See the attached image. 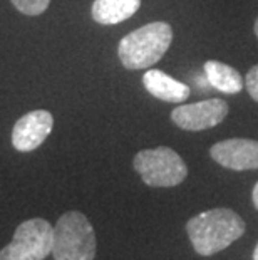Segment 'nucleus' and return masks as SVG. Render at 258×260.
<instances>
[{"instance_id":"obj_3","label":"nucleus","mask_w":258,"mask_h":260,"mask_svg":"<svg viewBox=\"0 0 258 260\" xmlns=\"http://www.w3.org/2000/svg\"><path fill=\"white\" fill-rule=\"evenodd\" d=\"M94 226L81 212H65L54 226L52 257L54 260H94L96 257Z\"/></svg>"},{"instance_id":"obj_12","label":"nucleus","mask_w":258,"mask_h":260,"mask_svg":"<svg viewBox=\"0 0 258 260\" xmlns=\"http://www.w3.org/2000/svg\"><path fill=\"white\" fill-rule=\"evenodd\" d=\"M19 12L25 15H41L46 12L51 0H10Z\"/></svg>"},{"instance_id":"obj_11","label":"nucleus","mask_w":258,"mask_h":260,"mask_svg":"<svg viewBox=\"0 0 258 260\" xmlns=\"http://www.w3.org/2000/svg\"><path fill=\"white\" fill-rule=\"evenodd\" d=\"M206 81L225 94H238L245 87V81L241 74L232 66L219 62V60H206L205 62Z\"/></svg>"},{"instance_id":"obj_7","label":"nucleus","mask_w":258,"mask_h":260,"mask_svg":"<svg viewBox=\"0 0 258 260\" xmlns=\"http://www.w3.org/2000/svg\"><path fill=\"white\" fill-rule=\"evenodd\" d=\"M54 126V116L46 109H35L27 113L15 123L12 129V145L20 153H29L37 149Z\"/></svg>"},{"instance_id":"obj_1","label":"nucleus","mask_w":258,"mask_h":260,"mask_svg":"<svg viewBox=\"0 0 258 260\" xmlns=\"http://www.w3.org/2000/svg\"><path fill=\"white\" fill-rule=\"evenodd\" d=\"M186 232L195 252L210 257L237 242L245 234V222L230 208H211L188 220Z\"/></svg>"},{"instance_id":"obj_9","label":"nucleus","mask_w":258,"mask_h":260,"mask_svg":"<svg viewBox=\"0 0 258 260\" xmlns=\"http://www.w3.org/2000/svg\"><path fill=\"white\" fill-rule=\"evenodd\" d=\"M142 84H144L146 91L161 101L166 103H183L190 98L191 89L185 82H181L174 77L168 76L166 73L159 69H150L142 76Z\"/></svg>"},{"instance_id":"obj_4","label":"nucleus","mask_w":258,"mask_h":260,"mask_svg":"<svg viewBox=\"0 0 258 260\" xmlns=\"http://www.w3.org/2000/svg\"><path fill=\"white\" fill-rule=\"evenodd\" d=\"M133 165L141 180L153 188L178 186L188 176V167L183 158L168 146L142 149L134 156Z\"/></svg>"},{"instance_id":"obj_13","label":"nucleus","mask_w":258,"mask_h":260,"mask_svg":"<svg viewBox=\"0 0 258 260\" xmlns=\"http://www.w3.org/2000/svg\"><path fill=\"white\" fill-rule=\"evenodd\" d=\"M245 86L251 99H255L258 103V66H253V68L248 71V74L245 77Z\"/></svg>"},{"instance_id":"obj_16","label":"nucleus","mask_w":258,"mask_h":260,"mask_svg":"<svg viewBox=\"0 0 258 260\" xmlns=\"http://www.w3.org/2000/svg\"><path fill=\"white\" fill-rule=\"evenodd\" d=\"M253 260H258V243H256V247L253 250Z\"/></svg>"},{"instance_id":"obj_8","label":"nucleus","mask_w":258,"mask_h":260,"mask_svg":"<svg viewBox=\"0 0 258 260\" xmlns=\"http://www.w3.org/2000/svg\"><path fill=\"white\" fill-rule=\"evenodd\" d=\"M210 156L228 170H258V141L246 138H230L213 145Z\"/></svg>"},{"instance_id":"obj_5","label":"nucleus","mask_w":258,"mask_h":260,"mask_svg":"<svg viewBox=\"0 0 258 260\" xmlns=\"http://www.w3.org/2000/svg\"><path fill=\"white\" fill-rule=\"evenodd\" d=\"M54 226L44 218L22 222L14 239L0 250V260H46L52 255Z\"/></svg>"},{"instance_id":"obj_15","label":"nucleus","mask_w":258,"mask_h":260,"mask_svg":"<svg viewBox=\"0 0 258 260\" xmlns=\"http://www.w3.org/2000/svg\"><path fill=\"white\" fill-rule=\"evenodd\" d=\"M253 30H255V36L258 37V17H256V20H255V25H253Z\"/></svg>"},{"instance_id":"obj_10","label":"nucleus","mask_w":258,"mask_h":260,"mask_svg":"<svg viewBox=\"0 0 258 260\" xmlns=\"http://www.w3.org/2000/svg\"><path fill=\"white\" fill-rule=\"evenodd\" d=\"M141 0H94L92 19L101 25H116L138 12Z\"/></svg>"},{"instance_id":"obj_2","label":"nucleus","mask_w":258,"mask_h":260,"mask_svg":"<svg viewBox=\"0 0 258 260\" xmlns=\"http://www.w3.org/2000/svg\"><path fill=\"white\" fill-rule=\"evenodd\" d=\"M171 41V25L166 22H151L121 39L118 56L126 69H146L161 60Z\"/></svg>"},{"instance_id":"obj_14","label":"nucleus","mask_w":258,"mask_h":260,"mask_svg":"<svg viewBox=\"0 0 258 260\" xmlns=\"http://www.w3.org/2000/svg\"><path fill=\"white\" fill-rule=\"evenodd\" d=\"M251 200H253L255 208L258 210V183H256L255 188H253V193H251Z\"/></svg>"},{"instance_id":"obj_6","label":"nucleus","mask_w":258,"mask_h":260,"mask_svg":"<svg viewBox=\"0 0 258 260\" xmlns=\"http://www.w3.org/2000/svg\"><path fill=\"white\" fill-rule=\"evenodd\" d=\"M228 114V103L211 98L205 101L176 106L171 113L173 123L186 131H203L219 124Z\"/></svg>"}]
</instances>
